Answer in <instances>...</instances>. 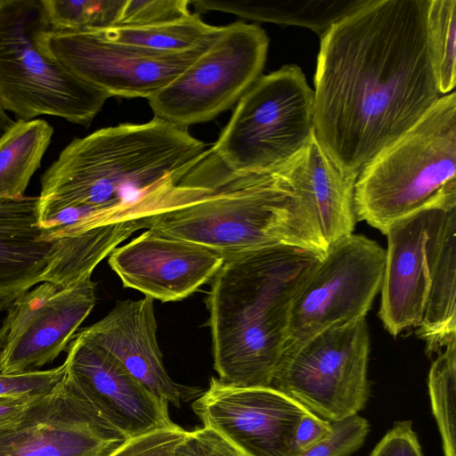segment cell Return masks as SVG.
<instances>
[{
	"label": "cell",
	"mask_w": 456,
	"mask_h": 456,
	"mask_svg": "<svg viewBox=\"0 0 456 456\" xmlns=\"http://www.w3.org/2000/svg\"><path fill=\"white\" fill-rule=\"evenodd\" d=\"M428 0H370L321 36L314 134L355 178L442 96L425 30Z\"/></svg>",
	"instance_id": "cell-1"
},
{
	"label": "cell",
	"mask_w": 456,
	"mask_h": 456,
	"mask_svg": "<svg viewBox=\"0 0 456 456\" xmlns=\"http://www.w3.org/2000/svg\"><path fill=\"white\" fill-rule=\"evenodd\" d=\"M209 149L153 118L73 139L42 175L38 224L55 240L145 221L208 191L196 170Z\"/></svg>",
	"instance_id": "cell-2"
},
{
	"label": "cell",
	"mask_w": 456,
	"mask_h": 456,
	"mask_svg": "<svg viewBox=\"0 0 456 456\" xmlns=\"http://www.w3.org/2000/svg\"><path fill=\"white\" fill-rule=\"evenodd\" d=\"M323 256L276 245L224 259L205 298L219 381L271 386L288 341L293 303Z\"/></svg>",
	"instance_id": "cell-3"
},
{
	"label": "cell",
	"mask_w": 456,
	"mask_h": 456,
	"mask_svg": "<svg viewBox=\"0 0 456 456\" xmlns=\"http://www.w3.org/2000/svg\"><path fill=\"white\" fill-rule=\"evenodd\" d=\"M211 152L208 191L154 216L148 229L207 247L224 259L276 245L325 256L328 245L316 223L275 172L239 175Z\"/></svg>",
	"instance_id": "cell-4"
},
{
	"label": "cell",
	"mask_w": 456,
	"mask_h": 456,
	"mask_svg": "<svg viewBox=\"0 0 456 456\" xmlns=\"http://www.w3.org/2000/svg\"><path fill=\"white\" fill-rule=\"evenodd\" d=\"M356 220L385 234L394 222L428 208H456V94L442 95L357 175Z\"/></svg>",
	"instance_id": "cell-5"
},
{
	"label": "cell",
	"mask_w": 456,
	"mask_h": 456,
	"mask_svg": "<svg viewBox=\"0 0 456 456\" xmlns=\"http://www.w3.org/2000/svg\"><path fill=\"white\" fill-rule=\"evenodd\" d=\"M43 0H0V105L18 120L53 116L89 126L110 96L46 52Z\"/></svg>",
	"instance_id": "cell-6"
},
{
	"label": "cell",
	"mask_w": 456,
	"mask_h": 456,
	"mask_svg": "<svg viewBox=\"0 0 456 456\" xmlns=\"http://www.w3.org/2000/svg\"><path fill=\"white\" fill-rule=\"evenodd\" d=\"M314 134V91L302 69L289 64L252 84L211 149L236 174L273 173Z\"/></svg>",
	"instance_id": "cell-7"
},
{
	"label": "cell",
	"mask_w": 456,
	"mask_h": 456,
	"mask_svg": "<svg viewBox=\"0 0 456 456\" xmlns=\"http://www.w3.org/2000/svg\"><path fill=\"white\" fill-rule=\"evenodd\" d=\"M369 354L362 317L287 344L270 387L323 419L342 421L357 415L369 399Z\"/></svg>",
	"instance_id": "cell-8"
},
{
	"label": "cell",
	"mask_w": 456,
	"mask_h": 456,
	"mask_svg": "<svg viewBox=\"0 0 456 456\" xmlns=\"http://www.w3.org/2000/svg\"><path fill=\"white\" fill-rule=\"evenodd\" d=\"M268 45L256 24L224 26L191 66L148 99L153 118L187 129L229 110L261 76Z\"/></svg>",
	"instance_id": "cell-9"
},
{
	"label": "cell",
	"mask_w": 456,
	"mask_h": 456,
	"mask_svg": "<svg viewBox=\"0 0 456 456\" xmlns=\"http://www.w3.org/2000/svg\"><path fill=\"white\" fill-rule=\"evenodd\" d=\"M385 263L386 250L361 234L329 245L293 303L286 345L365 317L381 289Z\"/></svg>",
	"instance_id": "cell-10"
},
{
	"label": "cell",
	"mask_w": 456,
	"mask_h": 456,
	"mask_svg": "<svg viewBox=\"0 0 456 456\" xmlns=\"http://www.w3.org/2000/svg\"><path fill=\"white\" fill-rule=\"evenodd\" d=\"M128 440L65 373L0 428V456H110Z\"/></svg>",
	"instance_id": "cell-11"
},
{
	"label": "cell",
	"mask_w": 456,
	"mask_h": 456,
	"mask_svg": "<svg viewBox=\"0 0 456 456\" xmlns=\"http://www.w3.org/2000/svg\"><path fill=\"white\" fill-rule=\"evenodd\" d=\"M96 302L91 278L68 287L42 282L18 297L0 325V374L38 370L67 349Z\"/></svg>",
	"instance_id": "cell-12"
},
{
	"label": "cell",
	"mask_w": 456,
	"mask_h": 456,
	"mask_svg": "<svg viewBox=\"0 0 456 456\" xmlns=\"http://www.w3.org/2000/svg\"><path fill=\"white\" fill-rule=\"evenodd\" d=\"M42 43L48 53L110 97L147 100L204 52H155L107 40L94 31L50 30Z\"/></svg>",
	"instance_id": "cell-13"
},
{
	"label": "cell",
	"mask_w": 456,
	"mask_h": 456,
	"mask_svg": "<svg viewBox=\"0 0 456 456\" xmlns=\"http://www.w3.org/2000/svg\"><path fill=\"white\" fill-rule=\"evenodd\" d=\"M192 409L244 456H295L297 430L309 411L271 387H233L216 378Z\"/></svg>",
	"instance_id": "cell-14"
},
{
	"label": "cell",
	"mask_w": 456,
	"mask_h": 456,
	"mask_svg": "<svg viewBox=\"0 0 456 456\" xmlns=\"http://www.w3.org/2000/svg\"><path fill=\"white\" fill-rule=\"evenodd\" d=\"M428 208L391 224L381 285L379 317L393 336L420 323L453 209Z\"/></svg>",
	"instance_id": "cell-15"
},
{
	"label": "cell",
	"mask_w": 456,
	"mask_h": 456,
	"mask_svg": "<svg viewBox=\"0 0 456 456\" xmlns=\"http://www.w3.org/2000/svg\"><path fill=\"white\" fill-rule=\"evenodd\" d=\"M66 350L67 377L127 439L176 425L168 403L146 389L105 349L77 332Z\"/></svg>",
	"instance_id": "cell-16"
},
{
	"label": "cell",
	"mask_w": 456,
	"mask_h": 456,
	"mask_svg": "<svg viewBox=\"0 0 456 456\" xmlns=\"http://www.w3.org/2000/svg\"><path fill=\"white\" fill-rule=\"evenodd\" d=\"M109 256L125 287L161 302L189 297L210 281L224 261L213 249L150 229Z\"/></svg>",
	"instance_id": "cell-17"
},
{
	"label": "cell",
	"mask_w": 456,
	"mask_h": 456,
	"mask_svg": "<svg viewBox=\"0 0 456 456\" xmlns=\"http://www.w3.org/2000/svg\"><path fill=\"white\" fill-rule=\"evenodd\" d=\"M75 284L63 243L45 239L38 225L37 197L0 199V314L37 284Z\"/></svg>",
	"instance_id": "cell-18"
},
{
	"label": "cell",
	"mask_w": 456,
	"mask_h": 456,
	"mask_svg": "<svg viewBox=\"0 0 456 456\" xmlns=\"http://www.w3.org/2000/svg\"><path fill=\"white\" fill-rule=\"evenodd\" d=\"M77 332L109 352L152 395L180 407L183 392L164 366L152 298L119 301L102 320Z\"/></svg>",
	"instance_id": "cell-19"
},
{
	"label": "cell",
	"mask_w": 456,
	"mask_h": 456,
	"mask_svg": "<svg viewBox=\"0 0 456 456\" xmlns=\"http://www.w3.org/2000/svg\"><path fill=\"white\" fill-rule=\"evenodd\" d=\"M274 172L303 204L328 246L353 233L356 179L338 169L315 134L294 158Z\"/></svg>",
	"instance_id": "cell-20"
},
{
	"label": "cell",
	"mask_w": 456,
	"mask_h": 456,
	"mask_svg": "<svg viewBox=\"0 0 456 456\" xmlns=\"http://www.w3.org/2000/svg\"><path fill=\"white\" fill-rule=\"evenodd\" d=\"M370 0H193L198 13L218 11L245 19L309 28L320 37Z\"/></svg>",
	"instance_id": "cell-21"
},
{
	"label": "cell",
	"mask_w": 456,
	"mask_h": 456,
	"mask_svg": "<svg viewBox=\"0 0 456 456\" xmlns=\"http://www.w3.org/2000/svg\"><path fill=\"white\" fill-rule=\"evenodd\" d=\"M456 208L448 216L444 236L433 273L417 335L427 352H440L456 339Z\"/></svg>",
	"instance_id": "cell-22"
},
{
	"label": "cell",
	"mask_w": 456,
	"mask_h": 456,
	"mask_svg": "<svg viewBox=\"0 0 456 456\" xmlns=\"http://www.w3.org/2000/svg\"><path fill=\"white\" fill-rule=\"evenodd\" d=\"M53 132L47 121L35 118L13 121L0 135V199L24 196Z\"/></svg>",
	"instance_id": "cell-23"
},
{
	"label": "cell",
	"mask_w": 456,
	"mask_h": 456,
	"mask_svg": "<svg viewBox=\"0 0 456 456\" xmlns=\"http://www.w3.org/2000/svg\"><path fill=\"white\" fill-rule=\"evenodd\" d=\"M224 27L205 23L198 13L153 26L112 27L94 31L102 37L120 44L155 52L178 53L207 50Z\"/></svg>",
	"instance_id": "cell-24"
},
{
	"label": "cell",
	"mask_w": 456,
	"mask_h": 456,
	"mask_svg": "<svg viewBox=\"0 0 456 456\" xmlns=\"http://www.w3.org/2000/svg\"><path fill=\"white\" fill-rule=\"evenodd\" d=\"M425 30L437 89L448 94L456 82V0H428Z\"/></svg>",
	"instance_id": "cell-25"
},
{
	"label": "cell",
	"mask_w": 456,
	"mask_h": 456,
	"mask_svg": "<svg viewBox=\"0 0 456 456\" xmlns=\"http://www.w3.org/2000/svg\"><path fill=\"white\" fill-rule=\"evenodd\" d=\"M428 391L444 456H456V339L438 352L432 362Z\"/></svg>",
	"instance_id": "cell-26"
},
{
	"label": "cell",
	"mask_w": 456,
	"mask_h": 456,
	"mask_svg": "<svg viewBox=\"0 0 456 456\" xmlns=\"http://www.w3.org/2000/svg\"><path fill=\"white\" fill-rule=\"evenodd\" d=\"M53 31H90L115 27L125 0H43Z\"/></svg>",
	"instance_id": "cell-27"
},
{
	"label": "cell",
	"mask_w": 456,
	"mask_h": 456,
	"mask_svg": "<svg viewBox=\"0 0 456 456\" xmlns=\"http://www.w3.org/2000/svg\"><path fill=\"white\" fill-rule=\"evenodd\" d=\"M189 0H125L115 27H145L188 17Z\"/></svg>",
	"instance_id": "cell-28"
},
{
	"label": "cell",
	"mask_w": 456,
	"mask_h": 456,
	"mask_svg": "<svg viewBox=\"0 0 456 456\" xmlns=\"http://www.w3.org/2000/svg\"><path fill=\"white\" fill-rule=\"evenodd\" d=\"M369 429L368 421L358 415L334 422L328 436L295 456H348L362 446Z\"/></svg>",
	"instance_id": "cell-29"
},
{
	"label": "cell",
	"mask_w": 456,
	"mask_h": 456,
	"mask_svg": "<svg viewBox=\"0 0 456 456\" xmlns=\"http://www.w3.org/2000/svg\"><path fill=\"white\" fill-rule=\"evenodd\" d=\"M170 456H244L214 429L203 427L186 432Z\"/></svg>",
	"instance_id": "cell-30"
},
{
	"label": "cell",
	"mask_w": 456,
	"mask_h": 456,
	"mask_svg": "<svg viewBox=\"0 0 456 456\" xmlns=\"http://www.w3.org/2000/svg\"><path fill=\"white\" fill-rule=\"evenodd\" d=\"M187 431L178 425L130 439L110 456H170Z\"/></svg>",
	"instance_id": "cell-31"
},
{
	"label": "cell",
	"mask_w": 456,
	"mask_h": 456,
	"mask_svg": "<svg viewBox=\"0 0 456 456\" xmlns=\"http://www.w3.org/2000/svg\"><path fill=\"white\" fill-rule=\"evenodd\" d=\"M65 376V366L20 374H0V395L45 394L55 387Z\"/></svg>",
	"instance_id": "cell-32"
},
{
	"label": "cell",
	"mask_w": 456,
	"mask_h": 456,
	"mask_svg": "<svg viewBox=\"0 0 456 456\" xmlns=\"http://www.w3.org/2000/svg\"><path fill=\"white\" fill-rule=\"evenodd\" d=\"M370 456H423L411 421L395 422Z\"/></svg>",
	"instance_id": "cell-33"
},
{
	"label": "cell",
	"mask_w": 456,
	"mask_h": 456,
	"mask_svg": "<svg viewBox=\"0 0 456 456\" xmlns=\"http://www.w3.org/2000/svg\"><path fill=\"white\" fill-rule=\"evenodd\" d=\"M333 428L330 421L323 419L311 411L302 419L294 441L295 455L328 436Z\"/></svg>",
	"instance_id": "cell-34"
},
{
	"label": "cell",
	"mask_w": 456,
	"mask_h": 456,
	"mask_svg": "<svg viewBox=\"0 0 456 456\" xmlns=\"http://www.w3.org/2000/svg\"><path fill=\"white\" fill-rule=\"evenodd\" d=\"M41 395L43 394L0 395V428L18 417L33 400Z\"/></svg>",
	"instance_id": "cell-35"
},
{
	"label": "cell",
	"mask_w": 456,
	"mask_h": 456,
	"mask_svg": "<svg viewBox=\"0 0 456 456\" xmlns=\"http://www.w3.org/2000/svg\"><path fill=\"white\" fill-rule=\"evenodd\" d=\"M12 118L0 105V135L12 124Z\"/></svg>",
	"instance_id": "cell-36"
}]
</instances>
